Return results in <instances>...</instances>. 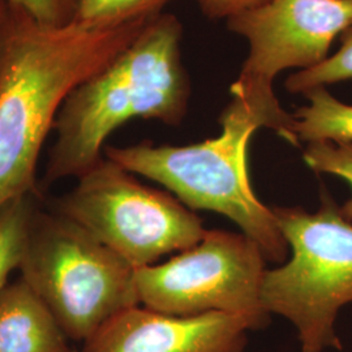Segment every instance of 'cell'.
<instances>
[{"label": "cell", "instance_id": "obj_1", "mask_svg": "<svg viewBox=\"0 0 352 352\" xmlns=\"http://www.w3.org/2000/svg\"><path fill=\"white\" fill-rule=\"evenodd\" d=\"M153 17L123 24L34 21L6 3L0 32V212L36 192L38 160L68 94L131 45Z\"/></svg>", "mask_w": 352, "mask_h": 352}, {"label": "cell", "instance_id": "obj_5", "mask_svg": "<svg viewBox=\"0 0 352 352\" xmlns=\"http://www.w3.org/2000/svg\"><path fill=\"white\" fill-rule=\"evenodd\" d=\"M19 270L76 342H85L113 316L140 305L135 269L55 212L34 215Z\"/></svg>", "mask_w": 352, "mask_h": 352}, {"label": "cell", "instance_id": "obj_6", "mask_svg": "<svg viewBox=\"0 0 352 352\" xmlns=\"http://www.w3.org/2000/svg\"><path fill=\"white\" fill-rule=\"evenodd\" d=\"M55 213L82 227L135 270L196 245L201 218L170 192L151 188L103 157L56 202Z\"/></svg>", "mask_w": 352, "mask_h": 352}, {"label": "cell", "instance_id": "obj_9", "mask_svg": "<svg viewBox=\"0 0 352 352\" xmlns=\"http://www.w3.org/2000/svg\"><path fill=\"white\" fill-rule=\"evenodd\" d=\"M251 330L239 316H171L135 305L107 320L81 352H244Z\"/></svg>", "mask_w": 352, "mask_h": 352}, {"label": "cell", "instance_id": "obj_7", "mask_svg": "<svg viewBox=\"0 0 352 352\" xmlns=\"http://www.w3.org/2000/svg\"><path fill=\"white\" fill-rule=\"evenodd\" d=\"M352 25V0H267L227 20V26L248 42V56L231 98L250 106L266 128L300 146L295 118L282 109L273 82L280 72L305 71L322 63L333 42Z\"/></svg>", "mask_w": 352, "mask_h": 352}, {"label": "cell", "instance_id": "obj_17", "mask_svg": "<svg viewBox=\"0 0 352 352\" xmlns=\"http://www.w3.org/2000/svg\"><path fill=\"white\" fill-rule=\"evenodd\" d=\"M267 0H197L202 13L209 19H231L239 13L260 7Z\"/></svg>", "mask_w": 352, "mask_h": 352}, {"label": "cell", "instance_id": "obj_14", "mask_svg": "<svg viewBox=\"0 0 352 352\" xmlns=\"http://www.w3.org/2000/svg\"><path fill=\"white\" fill-rule=\"evenodd\" d=\"M173 0H78L76 20L123 24L162 13Z\"/></svg>", "mask_w": 352, "mask_h": 352}, {"label": "cell", "instance_id": "obj_4", "mask_svg": "<svg viewBox=\"0 0 352 352\" xmlns=\"http://www.w3.org/2000/svg\"><path fill=\"white\" fill-rule=\"evenodd\" d=\"M273 212L291 258L266 270L263 307L294 325L299 352L340 351L337 318L352 302V222L325 189L315 213L298 206Z\"/></svg>", "mask_w": 352, "mask_h": 352}, {"label": "cell", "instance_id": "obj_12", "mask_svg": "<svg viewBox=\"0 0 352 352\" xmlns=\"http://www.w3.org/2000/svg\"><path fill=\"white\" fill-rule=\"evenodd\" d=\"M36 213L33 195L14 200L0 212V292L13 270L20 269Z\"/></svg>", "mask_w": 352, "mask_h": 352}, {"label": "cell", "instance_id": "obj_2", "mask_svg": "<svg viewBox=\"0 0 352 352\" xmlns=\"http://www.w3.org/2000/svg\"><path fill=\"white\" fill-rule=\"evenodd\" d=\"M182 38L180 20L160 13L110 63L68 94L54 124L47 186L94 167L104 157L107 138L131 119L182 124L190 97Z\"/></svg>", "mask_w": 352, "mask_h": 352}, {"label": "cell", "instance_id": "obj_3", "mask_svg": "<svg viewBox=\"0 0 352 352\" xmlns=\"http://www.w3.org/2000/svg\"><path fill=\"white\" fill-rule=\"evenodd\" d=\"M221 133L187 146H104L103 155L126 171L151 179L168 189L190 210H210L230 218L254 240L265 258L285 263L289 247L273 208L252 188L247 149L253 133L266 128L264 119L245 103L231 98L219 116Z\"/></svg>", "mask_w": 352, "mask_h": 352}, {"label": "cell", "instance_id": "obj_18", "mask_svg": "<svg viewBox=\"0 0 352 352\" xmlns=\"http://www.w3.org/2000/svg\"><path fill=\"white\" fill-rule=\"evenodd\" d=\"M4 11H6V1H4V0H0V32H1V24H3Z\"/></svg>", "mask_w": 352, "mask_h": 352}, {"label": "cell", "instance_id": "obj_8", "mask_svg": "<svg viewBox=\"0 0 352 352\" xmlns=\"http://www.w3.org/2000/svg\"><path fill=\"white\" fill-rule=\"evenodd\" d=\"M266 258L245 234L212 230L196 245L164 264L135 270L140 304L171 316L210 312L239 316L254 330L270 315L261 302Z\"/></svg>", "mask_w": 352, "mask_h": 352}, {"label": "cell", "instance_id": "obj_11", "mask_svg": "<svg viewBox=\"0 0 352 352\" xmlns=\"http://www.w3.org/2000/svg\"><path fill=\"white\" fill-rule=\"evenodd\" d=\"M302 96L308 103L292 113L300 142H352V104L340 101L324 87Z\"/></svg>", "mask_w": 352, "mask_h": 352}, {"label": "cell", "instance_id": "obj_16", "mask_svg": "<svg viewBox=\"0 0 352 352\" xmlns=\"http://www.w3.org/2000/svg\"><path fill=\"white\" fill-rule=\"evenodd\" d=\"M28 13L38 24L62 28L74 23L78 0H4Z\"/></svg>", "mask_w": 352, "mask_h": 352}, {"label": "cell", "instance_id": "obj_13", "mask_svg": "<svg viewBox=\"0 0 352 352\" xmlns=\"http://www.w3.org/2000/svg\"><path fill=\"white\" fill-rule=\"evenodd\" d=\"M349 80H352V25L340 34L338 50L314 68L289 75L286 89L291 94L302 96L311 89L327 88Z\"/></svg>", "mask_w": 352, "mask_h": 352}, {"label": "cell", "instance_id": "obj_10", "mask_svg": "<svg viewBox=\"0 0 352 352\" xmlns=\"http://www.w3.org/2000/svg\"><path fill=\"white\" fill-rule=\"evenodd\" d=\"M56 317L23 278L0 292V352H78Z\"/></svg>", "mask_w": 352, "mask_h": 352}, {"label": "cell", "instance_id": "obj_15", "mask_svg": "<svg viewBox=\"0 0 352 352\" xmlns=\"http://www.w3.org/2000/svg\"><path fill=\"white\" fill-rule=\"evenodd\" d=\"M302 161L316 174H329L346 180L352 188V142L317 141L307 144ZM343 217L352 222V196L340 205Z\"/></svg>", "mask_w": 352, "mask_h": 352}]
</instances>
